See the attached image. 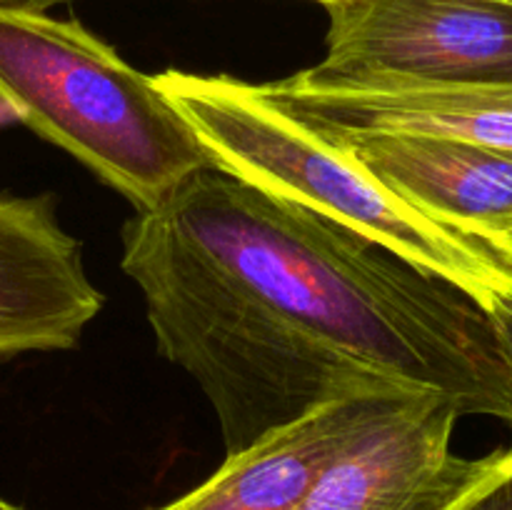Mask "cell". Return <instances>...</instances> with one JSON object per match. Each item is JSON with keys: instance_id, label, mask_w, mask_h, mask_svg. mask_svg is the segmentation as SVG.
Here are the masks:
<instances>
[{"instance_id": "6da1fadb", "label": "cell", "mask_w": 512, "mask_h": 510, "mask_svg": "<svg viewBox=\"0 0 512 510\" xmlns=\"http://www.w3.org/2000/svg\"><path fill=\"white\" fill-rule=\"evenodd\" d=\"M120 265L228 455L358 395L430 393L512 423L510 368L468 293L215 165L125 223Z\"/></svg>"}, {"instance_id": "ba28073f", "label": "cell", "mask_w": 512, "mask_h": 510, "mask_svg": "<svg viewBox=\"0 0 512 510\" xmlns=\"http://www.w3.org/2000/svg\"><path fill=\"white\" fill-rule=\"evenodd\" d=\"M440 223L503 253L512 243V153L430 135H320ZM505 255V253H503Z\"/></svg>"}, {"instance_id": "8fae6325", "label": "cell", "mask_w": 512, "mask_h": 510, "mask_svg": "<svg viewBox=\"0 0 512 510\" xmlns=\"http://www.w3.org/2000/svg\"><path fill=\"white\" fill-rule=\"evenodd\" d=\"M485 313H488L490 323H493L495 338H498V345L500 350H503V358L505 363H508L512 375V300H498V303L490 305Z\"/></svg>"}, {"instance_id": "3957f363", "label": "cell", "mask_w": 512, "mask_h": 510, "mask_svg": "<svg viewBox=\"0 0 512 510\" xmlns=\"http://www.w3.org/2000/svg\"><path fill=\"white\" fill-rule=\"evenodd\" d=\"M0 103L133 203L163 205L210 158L153 75L78 20L0 8Z\"/></svg>"}, {"instance_id": "9c48e42d", "label": "cell", "mask_w": 512, "mask_h": 510, "mask_svg": "<svg viewBox=\"0 0 512 510\" xmlns=\"http://www.w3.org/2000/svg\"><path fill=\"white\" fill-rule=\"evenodd\" d=\"M418 395L343 398L230 453L205 483L155 510H295L330 460Z\"/></svg>"}, {"instance_id": "5b68a950", "label": "cell", "mask_w": 512, "mask_h": 510, "mask_svg": "<svg viewBox=\"0 0 512 510\" xmlns=\"http://www.w3.org/2000/svg\"><path fill=\"white\" fill-rule=\"evenodd\" d=\"M460 413L418 395L330 460L295 510H448L495 473L505 448L483 458L453 453Z\"/></svg>"}, {"instance_id": "4fadbf2b", "label": "cell", "mask_w": 512, "mask_h": 510, "mask_svg": "<svg viewBox=\"0 0 512 510\" xmlns=\"http://www.w3.org/2000/svg\"><path fill=\"white\" fill-rule=\"evenodd\" d=\"M10 120H15V115L10 113V108L5 103H0V128H3V125H8Z\"/></svg>"}, {"instance_id": "9a60e30c", "label": "cell", "mask_w": 512, "mask_h": 510, "mask_svg": "<svg viewBox=\"0 0 512 510\" xmlns=\"http://www.w3.org/2000/svg\"><path fill=\"white\" fill-rule=\"evenodd\" d=\"M503 253H505V255H508V258L512 260V243L508 245V248H505V250H503Z\"/></svg>"}, {"instance_id": "5bb4252c", "label": "cell", "mask_w": 512, "mask_h": 510, "mask_svg": "<svg viewBox=\"0 0 512 510\" xmlns=\"http://www.w3.org/2000/svg\"><path fill=\"white\" fill-rule=\"evenodd\" d=\"M0 510H20V508H15V505H10L8 500L0 498Z\"/></svg>"}, {"instance_id": "7c38bea8", "label": "cell", "mask_w": 512, "mask_h": 510, "mask_svg": "<svg viewBox=\"0 0 512 510\" xmlns=\"http://www.w3.org/2000/svg\"><path fill=\"white\" fill-rule=\"evenodd\" d=\"M68 3V0H0V8H25V10H45L50 5Z\"/></svg>"}, {"instance_id": "7a4b0ae2", "label": "cell", "mask_w": 512, "mask_h": 510, "mask_svg": "<svg viewBox=\"0 0 512 510\" xmlns=\"http://www.w3.org/2000/svg\"><path fill=\"white\" fill-rule=\"evenodd\" d=\"M153 78L215 168L383 245L448 280L483 310L512 300L508 255L385 188L353 155L270 103L260 85L185 70Z\"/></svg>"}, {"instance_id": "e0dca14e", "label": "cell", "mask_w": 512, "mask_h": 510, "mask_svg": "<svg viewBox=\"0 0 512 510\" xmlns=\"http://www.w3.org/2000/svg\"><path fill=\"white\" fill-rule=\"evenodd\" d=\"M510 3H512V0H510Z\"/></svg>"}, {"instance_id": "52a82bcc", "label": "cell", "mask_w": 512, "mask_h": 510, "mask_svg": "<svg viewBox=\"0 0 512 510\" xmlns=\"http://www.w3.org/2000/svg\"><path fill=\"white\" fill-rule=\"evenodd\" d=\"M260 93L318 135H430L512 153V85H310Z\"/></svg>"}, {"instance_id": "8992f818", "label": "cell", "mask_w": 512, "mask_h": 510, "mask_svg": "<svg viewBox=\"0 0 512 510\" xmlns=\"http://www.w3.org/2000/svg\"><path fill=\"white\" fill-rule=\"evenodd\" d=\"M100 310L53 195L0 200V358L73 350Z\"/></svg>"}, {"instance_id": "30bf717a", "label": "cell", "mask_w": 512, "mask_h": 510, "mask_svg": "<svg viewBox=\"0 0 512 510\" xmlns=\"http://www.w3.org/2000/svg\"><path fill=\"white\" fill-rule=\"evenodd\" d=\"M448 510H512V448H505V458L495 473Z\"/></svg>"}, {"instance_id": "2e32d148", "label": "cell", "mask_w": 512, "mask_h": 510, "mask_svg": "<svg viewBox=\"0 0 512 510\" xmlns=\"http://www.w3.org/2000/svg\"><path fill=\"white\" fill-rule=\"evenodd\" d=\"M318 3H323V5H330V3H338V0H318Z\"/></svg>"}, {"instance_id": "277c9868", "label": "cell", "mask_w": 512, "mask_h": 510, "mask_svg": "<svg viewBox=\"0 0 512 510\" xmlns=\"http://www.w3.org/2000/svg\"><path fill=\"white\" fill-rule=\"evenodd\" d=\"M310 85H512L510 0H338Z\"/></svg>"}]
</instances>
